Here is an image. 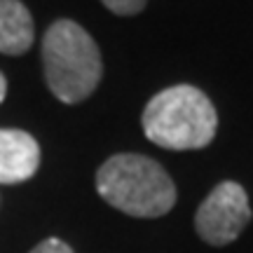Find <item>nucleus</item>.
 I'll list each match as a JSON object with an SVG mask.
<instances>
[{"instance_id":"obj_1","label":"nucleus","mask_w":253,"mask_h":253,"mask_svg":"<svg viewBox=\"0 0 253 253\" xmlns=\"http://www.w3.org/2000/svg\"><path fill=\"white\" fill-rule=\"evenodd\" d=\"M141 125L145 136L160 148L199 150L213 141L218 115L202 89L192 84H176L148 101Z\"/></svg>"},{"instance_id":"obj_2","label":"nucleus","mask_w":253,"mask_h":253,"mask_svg":"<svg viewBox=\"0 0 253 253\" xmlns=\"http://www.w3.org/2000/svg\"><path fill=\"white\" fill-rule=\"evenodd\" d=\"M96 190L110 207L136 218H157L176 204V185L162 164L145 155H113L96 173Z\"/></svg>"},{"instance_id":"obj_3","label":"nucleus","mask_w":253,"mask_h":253,"mask_svg":"<svg viewBox=\"0 0 253 253\" xmlns=\"http://www.w3.org/2000/svg\"><path fill=\"white\" fill-rule=\"evenodd\" d=\"M47 87L63 103H80L96 89L103 73L99 45L71 19H59L42 38Z\"/></svg>"},{"instance_id":"obj_4","label":"nucleus","mask_w":253,"mask_h":253,"mask_svg":"<svg viewBox=\"0 0 253 253\" xmlns=\"http://www.w3.org/2000/svg\"><path fill=\"white\" fill-rule=\"evenodd\" d=\"M251 220L246 190L235 181H223L209 192L195 213L197 235L211 246H225L244 232Z\"/></svg>"},{"instance_id":"obj_5","label":"nucleus","mask_w":253,"mask_h":253,"mask_svg":"<svg viewBox=\"0 0 253 253\" xmlns=\"http://www.w3.org/2000/svg\"><path fill=\"white\" fill-rule=\"evenodd\" d=\"M40 167V145L28 131L0 129V185L33 178Z\"/></svg>"},{"instance_id":"obj_6","label":"nucleus","mask_w":253,"mask_h":253,"mask_svg":"<svg viewBox=\"0 0 253 253\" xmlns=\"http://www.w3.org/2000/svg\"><path fill=\"white\" fill-rule=\"evenodd\" d=\"M33 17L21 0H0V54L19 56L33 45Z\"/></svg>"},{"instance_id":"obj_7","label":"nucleus","mask_w":253,"mask_h":253,"mask_svg":"<svg viewBox=\"0 0 253 253\" xmlns=\"http://www.w3.org/2000/svg\"><path fill=\"white\" fill-rule=\"evenodd\" d=\"M101 2L120 17H129V14H138L148 0H101Z\"/></svg>"},{"instance_id":"obj_8","label":"nucleus","mask_w":253,"mask_h":253,"mask_svg":"<svg viewBox=\"0 0 253 253\" xmlns=\"http://www.w3.org/2000/svg\"><path fill=\"white\" fill-rule=\"evenodd\" d=\"M31 253H73V249L66 244V242H61V239L52 237V239H45V242H40V244H38Z\"/></svg>"},{"instance_id":"obj_9","label":"nucleus","mask_w":253,"mask_h":253,"mask_svg":"<svg viewBox=\"0 0 253 253\" xmlns=\"http://www.w3.org/2000/svg\"><path fill=\"white\" fill-rule=\"evenodd\" d=\"M5 94H7V80H5V75L0 73V103L5 101Z\"/></svg>"}]
</instances>
